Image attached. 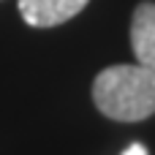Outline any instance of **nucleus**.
I'll return each instance as SVG.
<instances>
[{
  "mask_svg": "<svg viewBox=\"0 0 155 155\" xmlns=\"http://www.w3.org/2000/svg\"><path fill=\"white\" fill-rule=\"evenodd\" d=\"M93 101L109 120H147L155 114V74L139 63L109 65L93 82Z\"/></svg>",
  "mask_w": 155,
  "mask_h": 155,
  "instance_id": "f257e3e1",
  "label": "nucleus"
},
{
  "mask_svg": "<svg viewBox=\"0 0 155 155\" xmlns=\"http://www.w3.org/2000/svg\"><path fill=\"white\" fill-rule=\"evenodd\" d=\"M90 0H19V14L30 27H57L74 19Z\"/></svg>",
  "mask_w": 155,
  "mask_h": 155,
  "instance_id": "f03ea898",
  "label": "nucleus"
},
{
  "mask_svg": "<svg viewBox=\"0 0 155 155\" xmlns=\"http://www.w3.org/2000/svg\"><path fill=\"white\" fill-rule=\"evenodd\" d=\"M131 46L136 63L155 74V3H139L131 16Z\"/></svg>",
  "mask_w": 155,
  "mask_h": 155,
  "instance_id": "7ed1b4c3",
  "label": "nucleus"
},
{
  "mask_svg": "<svg viewBox=\"0 0 155 155\" xmlns=\"http://www.w3.org/2000/svg\"><path fill=\"white\" fill-rule=\"evenodd\" d=\"M123 155H147V150H144V144H139V142H136V144H131Z\"/></svg>",
  "mask_w": 155,
  "mask_h": 155,
  "instance_id": "20e7f679",
  "label": "nucleus"
}]
</instances>
